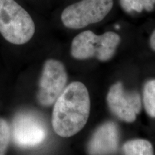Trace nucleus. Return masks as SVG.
<instances>
[{
	"label": "nucleus",
	"mask_w": 155,
	"mask_h": 155,
	"mask_svg": "<svg viewBox=\"0 0 155 155\" xmlns=\"http://www.w3.org/2000/svg\"><path fill=\"white\" fill-rule=\"evenodd\" d=\"M106 101L111 113L127 123H132L141 110V99L138 92L127 91L121 82L110 87Z\"/></svg>",
	"instance_id": "obj_7"
},
{
	"label": "nucleus",
	"mask_w": 155,
	"mask_h": 155,
	"mask_svg": "<svg viewBox=\"0 0 155 155\" xmlns=\"http://www.w3.org/2000/svg\"><path fill=\"white\" fill-rule=\"evenodd\" d=\"M11 137L15 144L22 148L38 146L45 140L48 129L43 119L32 111L17 114L12 121Z\"/></svg>",
	"instance_id": "obj_5"
},
{
	"label": "nucleus",
	"mask_w": 155,
	"mask_h": 155,
	"mask_svg": "<svg viewBox=\"0 0 155 155\" xmlns=\"http://www.w3.org/2000/svg\"><path fill=\"white\" fill-rule=\"evenodd\" d=\"M120 6L127 13L151 12L155 7V0H119Z\"/></svg>",
	"instance_id": "obj_10"
},
{
	"label": "nucleus",
	"mask_w": 155,
	"mask_h": 155,
	"mask_svg": "<svg viewBox=\"0 0 155 155\" xmlns=\"http://www.w3.org/2000/svg\"><path fill=\"white\" fill-rule=\"evenodd\" d=\"M90 109V96L86 86L79 81L70 83L54 103V131L65 138L76 134L86 124Z\"/></svg>",
	"instance_id": "obj_1"
},
{
	"label": "nucleus",
	"mask_w": 155,
	"mask_h": 155,
	"mask_svg": "<svg viewBox=\"0 0 155 155\" xmlns=\"http://www.w3.org/2000/svg\"><path fill=\"white\" fill-rule=\"evenodd\" d=\"M35 32L30 13L16 0H0V34L9 43L26 44Z\"/></svg>",
	"instance_id": "obj_2"
},
{
	"label": "nucleus",
	"mask_w": 155,
	"mask_h": 155,
	"mask_svg": "<svg viewBox=\"0 0 155 155\" xmlns=\"http://www.w3.org/2000/svg\"><path fill=\"white\" fill-rule=\"evenodd\" d=\"M68 81V74L64 64L55 59L45 62L39 83L37 98L43 106H50L62 94Z\"/></svg>",
	"instance_id": "obj_6"
},
{
	"label": "nucleus",
	"mask_w": 155,
	"mask_h": 155,
	"mask_svg": "<svg viewBox=\"0 0 155 155\" xmlns=\"http://www.w3.org/2000/svg\"><path fill=\"white\" fill-rule=\"evenodd\" d=\"M113 0H81L68 6L61 14L63 25L78 30L102 21L111 10Z\"/></svg>",
	"instance_id": "obj_4"
},
{
	"label": "nucleus",
	"mask_w": 155,
	"mask_h": 155,
	"mask_svg": "<svg viewBox=\"0 0 155 155\" xmlns=\"http://www.w3.org/2000/svg\"><path fill=\"white\" fill-rule=\"evenodd\" d=\"M143 103L147 114L155 119V79L147 81L143 88Z\"/></svg>",
	"instance_id": "obj_11"
},
{
	"label": "nucleus",
	"mask_w": 155,
	"mask_h": 155,
	"mask_svg": "<svg viewBox=\"0 0 155 155\" xmlns=\"http://www.w3.org/2000/svg\"><path fill=\"white\" fill-rule=\"evenodd\" d=\"M120 42L121 38L116 32H106L98 35L92 31L86 30L73 38L71 54L77 60L95 58L99 61L106 62L115 55Z\"/></svg>",
	"instance_id": "obj_3"
},
{
	"label": "nucleus",
	"mask_w": 155,
	"mask_h": 155,
	"mask_svg": "<svg viewBox=\"0 0 155 155\" xmlns=\"http://www.w3.org/2000/svg\"><path fill=\"white\" fill-rule=\"evenodd\" d=\"M120 141V131L114 121L101 124L91 137L87 146L89 155H113L117 152Z\"/></svg>",
	"instance_id": "obj_8"
},
{
	"label": "nucleus",
	"mask_w": 155,
	"mask_h": 155,
	"mask_svg": "<svg viewBox=\"0 0 155 155\" xmlns=\"http://www.w3.org/2000/svg\"><path fill=\"white\" fill-rule=\"evenodd\" d=\"M124 155H154L152 143L143 139L127 141L122 147Z\"/></svg>",
	"instance_id": "obj_9"
},
{
	"label": "nucleus",
	"mask_w": 155,
	"mask_h": 155,
	"mask_svg": "<svg viewBox=\"0 0 155 155\" xmlns=\"http://www.w3.org/2000/svg\"><path fill=\"white\" fill-rule=\"evenodd\" d=\"M11 138V129L8 122L0 119V155H5Z\"/></svg>",
	"instance_id": "obj_12"
},
{
	"label": "nucleus",
	"mask_w": 155,
	"mask_h": 155,
	"mask_svg": "<svg viewBox=\"0 0 155 155\" xmlns=\"http://www.w3.org/2000/svg\"><path fill=\"white\" fill-rule=\"evenodd\" d=\"M150 45L151 48H152V49L155 52V30H154V32H152L150 36Z\"/></svg>",
	"instance_id": "obj_13"
}]
</instances>
